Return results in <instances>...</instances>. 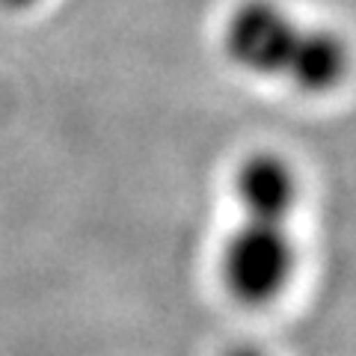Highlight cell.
Listing matches in <instances>:
<instances>
[{
    "mask_svg": "<svg viewBox=\"0 0 356 356\" xmlns=\"http://www.w3.org/2000/svg\"><path fill=\"white\" fill-rule=\"evenodd\" d=\"M232 196L238 220L220 247V282L241 306H270L297 273V172L280 152L259 149L238 163Z\"/></svg>",
    "mask_w": 356,
    "mask_h": 356,
    "instance_id": "6da1fadb",
    "label": "cell"
},
{
    "mask_svg": "<svg viewBox=\"0 0 356 356\" xmlns=\"http://www.w3.org/2000/svg\"><path fill=\"white\" fill-rule=\"evenodd\" d=\"M222 356H267V353H264V350H259V348H252V344H238V348L226 350Z\"/></svg>",
    "mask_w": 356,
    "mask_h": 356,
    "instance_id": "277c9868",
    "label": "cell"
},
{
    "mask_svg": "<svg viewBox=\"0 0 356 356\" xmlns=\"http://www.w3.org/2000/svg\"><path fill=\"white\" fill-rule=\"evenodd\" d=\"M36 3H39V0H0V6L9 9V13H24V9L36 6Z\"/></svg>",
    "mask_w": 356,
    "mask_h": 356,
    "instance_id": "3957f363",
    "label": "cell"
},
{
    "mask_svg": "<svg viewBox=\"0 0 356 356\" xmlns=\"http://www.w3.org/2000/svg\"><path fill=\"white\" fill-rule=\"evenodd\" d=\"M220 48L238 72L303 95H330L350 77L353 54L341 33L309 24L280 0H241L229 9Z\"/></svg>",
    "mask_w": 356,
    "mask_h": 356,
    "instance_id": "7a4b0ae2",
    "label": "cell"
}]
</instances>
